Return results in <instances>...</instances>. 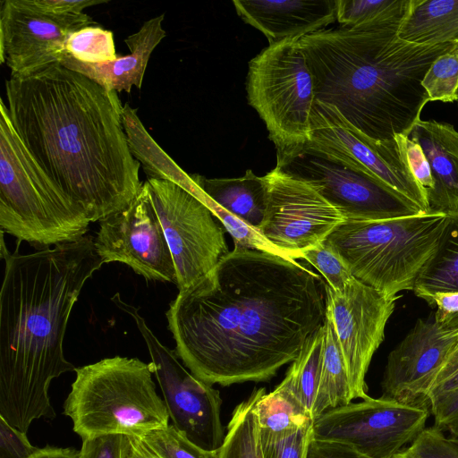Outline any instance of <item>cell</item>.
<instances>
[{
	"label": "cell",
	"instance_id": "5bb4252c",
	"mask_svg": "<svg viewBox=\"0 0 458 458\" xmlns=\"http://www.w3.org/2000/svg\"><path fill=\"white\" fill-rule=\"evenodd\" d=\"M94 24L85 13H58L40 0L1 1V63L11 76L31 74L58 63L70 35Z\"/></svg>",
	"mask_w": 458,
	"mask_h": 458
},
{
	"label": "cell",
	"instance_id": "d6a6232c",
	"mask_svg": "<svg viewBox=\"0 0 458 458\" xmlns=\"http://www.w3.org/2000/svg\"><path fill=\"white\" fill-rule=\"evenodd\" d=\"M300 259L316 267L334 291L344 292L352 277L343 259L325 241L301 252Z\"/></svg>",
	"mask_w": 458,
	"mask_h": 458
},
{
	"label": "cell",
	"instance_id": "f6af8a7d",
	"mask_svg": "<svg viewBox=\"0 0 458 458\" xmlns=\"http://www.w3.org/2000/svg\"><path fill=\"white\" fill-rule=\"evenodd\" d=\"M394 458H406L404 455H403L401 453H399L397 455H395Z\"/></svg>",
	"mask_w": 458,
	"mask_h": 458
},
{
	"label": "cell",
	"instance_id": "d4e9b609",
	"mask_svg": "<svg viewBox=\"0 0 458 458\" xmlns=\"http://www.w3.org/2000/svg\"><path fill=\"white\" fill-rule=\"evenodd\" d=\"M447 215L449 221L439 249L413 289L425 301L436 293L458 291V210Z\"/></svg>",
	"mask_w": 458,
	"mask_h": 458
},
{
	"label": "cell",
	"instance_id": "ac0fdd59",
	"mask_svg": "<svg viewBox=\"0 0 458 458\" xmlns=\"http://www.w3.org/2000/svg\"><path fill=\"white\" fill-rule=\"evenodd\" d=\"M280 168L313 185L345 219H391L425 214L383 181L316 154L303 151Z\"/></svg>",
	"mask_w": 458,
	"mask_h": 458
},
{
	"label": "cell",
	"instance_id": "d6986e66",
	"mask_svg": "<svg viewBox=\"0 0 458 458\" xmlns=\"http://www.w3.org/2000/svg\"><path fill=\"white\" fill-rule=\"evenodd\" d=\"M238 15L269 45L326 29L336 21V0L233 1Z\"/></svg>",
	"mask_w": 458,
	"mask_h": 458
},
{
	"label": "cell",
	"instance_id": "8d00e7d4",
	"mask_svg": "<svg viewBox=\"0 0 458 458\" xmlns=\"http://www.w3.org/2000/svg\"><path fill=\"white\" fill-rule=\"evenodd\" d=\"M435 427L458 437V387L428 400Z\"/></svg>",
	"mask_w": 458,
	"mask_h": 458
},
{
	"label": "cell",
	"instance_id": "f35d334b",
	"mask_svg": "<svg viewBox=\"0 0 458 458\" xmlns=\"http://www.w3.org/2000/svg\"><path fill=\"white\" fill-rule=\"evenodd\" d=\"M307 458H369L349 445L312 437Z\"/></svg>",
	"mask_w": 458,
	"mask_h": 458
},
{
	"label": "cell",
	"instance_id": "7402d4cb",
	"mask_svg": "<svg viewBox=\"0 0 458 458\" xmlns=\"http://www.w3.org/2000/svg\"><path fill=\"white\" fill-rule=\"evenodd\" d=\"M195 183L215 202L255 230L262 224L267 200L263 177L247 170L238 178L207 179L191 174Z\"/></svg>",
	"mask_w": 458,
	"mask_h": 458
},
{
	"label": "cell",
	"instance_id": "52a82bcc",
	"mask_svg": "<svg viewBox=\"0 0 458 458\" xmlns=\"http://www.w3.org/2000/svg\"><path fill=\"white\" fill-rule=\"evenodd\" d=\"M89 223L24 148L1 98V231L40 250L81 240L87 235Z\"/></svg>",
	"mask_w": 458,
	"mask_h": 458
},
{
	"label": "cell",
	"instance_id": "cb8c5ba5",
	"mask_svg": "<svg viewBox=\"0 0 458 458\" xmlns=\"http://www.w3.org/2000/svg\"><path fill=\"white\" fill-rule=\"evenodd\" d=\"M323 328L321 366L313 406V419L329 410L346 405L352 401L342 352L334 325L327 312Z\"/></svg>",
	"mask_w": 458,
	"mask_h": 458
},
{
	"label": "cell",
	"instance_id": "ab89813d",
	"mask_svg": "<svg viewBox=\"0 0 458 458\" xmlns=\"http://www.w3.org/2000/svg\"><path fill=\"white\" fill-rule=\"evenodd\" d=\"M407 154L411 171L418 182L426 191L428 196L434 189V181L428 162L420 146L409 139V137L407 143Z\"/></svg>",
	"mask_w": 458,
	"mask_h": 458
},
{
	"label": "cell",
	"instance_id": "1f68e13d",
	"mask_svg": "<svg viewBox=\"0 0 458 458\" xmlns=\"http://www.w3.org/2000/svg\"><path fill=\"white\" fill-rule=\"evenodd\" d=\"M160 458H217V450H206L174 425L152 430L140 438Z\"/></svg>",
	"mask_w": 458,
	"mask_h": 458
},
{
	"label": "cell",
	"instance_id": "7bdbcfd3",
	"mask_svg": "<svg viewBox=\"0 0 458 458\" xmlns=\"http://www.w3.org/2000/svg\"><path fill=\"white\" fill-rule=\"evenodd\" d=\"M127 458H160L140 438L131 437V448Z\"/></svg>",
	"mask_w": 458,
	"mask_h": 458
},
{
	"label": "cell",
	"instance_id": "f1b7e54d",
	"mask_svg": "<svg viewBox=\"0 0 458 458\" xmlns=\"http://www.w3.org/2000/svg\"><path fill=\"white\" fill-rule=\"evenodd\" d=\"M411 0H336V21L342 27L360 28L396 15Z\"/></svg>",
	"mask_w": 458,
	"mask_h": 458
},
{
	"label": "cell",
	"instance_id": "4fadbf2b",
	"mask_svg": "<svg viewBox=\"0 0 458 458\" xmlns=\"http://www.w3.org/2000/svg\"><path fill=\"white\" fill-rule=\"evenodd\" d=\"M263 178L266 209L258 232L288 258L300 259L345 221L313 185L279 166Z\"/></svg>",
	"mask_w": 458,
	"mask_h": 458
},
{
	"label": "cell",
	"instance_id": "5b68a950",
	"mask_svg": "<svg viewBox=\"0 0 458 458\" xmlns=\"http://www.w3.org/2000/svg\"><path fill=\"white\" fill-rule=\"evenodd\" d=\"M447 214L428 212L391 219H345L325 242L352 276L387 298L413 291L445 235Z\"/></svg>",
	"mask_w": 458,
	"mask_h": 458
},
{
	"label": "cell",
	"instance_id": "30bf717a",
	"mask_svg": "<svg viewBox=\"0 0 458 458\" xmlns=\"http://www.w3.org/2000/svg\"><path fill=\"white\" fill-rule=\"evenodd\" d=\"M111 301L131 317L146 343L151 358L149 363L172 425L197 445L208 451L218 450L225 436L219 391L188 371L175 352L154 335L139 310L123 301L120 293L114 294Z\"/></svg>",
	"mask_w": 458,
	"mask_h": 458
},
{
	"label": "cell",
	"instance_id": "74e56055",
	"mask_svg": "<svg viewBox=\"0 0 458 458\" xmlns=\"http://www.w3.org/2000/svg\"><path fill=\"white\" fill-rule=\"evenodd\" d=\"M39 449L30 444L27 433L0 417V458H30Z\"/></svg>",
	"mask_w": 458,
	"mask_h": 458
},
{
	"label": "cell",
	"instance_id": "44dd1931",
	"mask_svg": "<svg viewBox=\"0 0 458 458\" xmlns=\"http://www.w3.org/2000/svg\"><path fill=\"white\" fill-rule=\"evenodd\" d=\"M408 137L420 146L433 177L434 189L428 195L429 212L457 211L458 131L450 123L420 119Z\"/></svg>",
	"mask_w": 458,
	"mask_h": 458
},
{
	"label": "cell",
	"instance_id": "8992f818",
	"mask_svg": "<svg viewBox=\"0 0 458 458\" xmlns=\"http://www.w3.org/2000/svg\"><path fill=\"white\" fill-rule=\"evenodd\" d=\"M64 413L81 440L122 434L141 438L169 425L150 363L114 356L75 369Z\"/></svg>",
	"mask_w": 458,
	"mask_h": 458
},
{
	"label": "cell",
	"instance_id": "836d02e7",
	"mask_svg": "<svg viewBox=\"0 0 458 458\" xmlns=\"http://www.w3.org/2000/svg\"><path fill=\"white\" fill-rule=\"evenodd\" d=\"M401 454L406 458H458V437H447L435 426L425 428Z\"/></svg>",
	"mask_w": 458,
	"mask_h": 458
},
{
	"label": "cell",
	"instance_id": "f546056e",
	"mask_svg": "<svg viewBox=\"0 0 458 458\" xmlns=\"http://www.w3.org/2000/svg\"><path fill=\"white\" fill-rule=\"evenodd\" d=\"M64 50L78 61L102 64L116 60L114 35L99 26H87L68 38Z\"/></svg>",
	"mask_w": 458,
	"mask_h": 458
},
{
	"label": "cell",
	"instance_id": "6da1fadb",
	"mask_svg": "<svg viewBox=\"0 0 458 458\" xmlns=\"http://www.w3.org/2000/svg\"><path fill=\"white\" fill-rule=\"evenodd\" d=\"M326 284L296 259L233 249L170 302L174 352L212 386L268 381L322 327Z\"/></svg>",
	"mask_w": 458,
	"mask_h": 458
},
{
	"label": "cell",
	"instance_id": "e575fe53",
	"mask_svg": "<svg viewBox=\"0 0 458 458\" xmlns=\"http://www.w3.org/2000/svg\"><path fill=\"white\" fill-rule=\"evenodd\" d=\"M313 424L285 435L260 431L264 458H307Z\"/></svg>",
	"mask_w": 458,
	"mask_h": 458
},
{
	"label": "cell",
	"instance_id": "4dcf8cb0",
	"mask_svg": "<svg viewBox=\"0 0 458 458\" xmlns=\"http://www.w3.org/2000/svg\"><path fill=\"white\" fill-rule=\"evenodd\" d=\"M429 101L453 103L458 90V41L431 64L422 80Z\"/></svg>",
	"mask_w": 458,
	"mask_h": 458
},
{
	"label": "cell",
	"instance_id": "4316f807",
	"mask_svg": "<svg viewBox=\"0 0 458 458\" xmlns=\"http://www.w3.org/2000/svg\"><path fill=\"white\" fill-rule=\"evenodd\" d=\"M260 431L285 435L313 424V417L281 384L267 393L262 388L256 404Z\"/></svg>",
	"mask_w": 458,
	"mask_h": 458
},
{
	"label": "cell",
	"instance_id": "b9f144b4",
	"mask_svg": "<svg viewBox=\"0 0 458 458\" xmlns=\"http://www.w3.org/2000/svg\"><path fill=\"white\" fill-rule=\"evenodd\" d=\"M78 453L74 448L72 447H55L47 445L44 448H40L30 458H79Z\"/></svg>",
	"mask_w": 458,
	"mask_h": 458
},
{
	"label": "cell",
	"instance_id": "e0dca14e",
	"mask_svg": "<svg viewBox=\"0 0 458 458\" xmlns=\"http://www.w3.org/2000/svg\"><path fill=\"white\" fill-rule=\"evenodd\" d=\"M94 244L104 264L121 262L147 281L176 283L174 260L147 182L126 208L99 221Z\"/></svg>",
	"mask_w": 458,
	"mask_h": 458
},
{
	"label": "cell",
	"instance_id": "83f0119b",
	"mask_svg": "<svg viewBox=\"0 0 458 458\" xmlns=\"http://www.w3.org/2000/svg\"><path fill=\"white\" fill-rule=\"evenodd\" d=\"M323 340L324 328L322 325L308 338L280 383L312 417L319 380Z\"/></svg>",
	"mask_w": 458,
	"mask_h": 458
},
{
	"label": "cell",
	"instance_id": "ee69618b",
	"mask_svg": "<svg viewBox=\"0 0 458 458\" xmlns=\"http://www.w3.org/2000/svg\"><path fill=\"white\" fill-rule=\"evenodd\" d=\"M458 387V370L451 376L449 378L439 384L438 386L432 388L428 396H427V402L428 404V400L436 395L446 393L448 391H451L453 389H455Z\"/></svg>",
	"mask_w": 458,
	"mask_h": 458
},
{
	"label": "cell",
	"instance_id": "3957f363",
	"mask_svg": "<svg viewBox=\"0 0 458 458\" xmlns=\"http://www.w3.org/2000/svg\"><path fill=\"white\" fill-rule=\"evenodd\" d=\"M1 242L0 417L27 433L33 420L55 417L50 383L76 369L63 348L69 318L104 263L89 234L29 254L5 250L3 233Z\"/></svg>",
	"mask_w": 458,
	"mask_h": 458
},
{
	"label": "cell",
	"instance_id": "7dc6e473",
	"mask_svg": "<svg viewBox=\"0 0 458 458\" xmlns=\"http://www.w3.org/2000/svg\"><path fill=\"white\" fill-rule=\"evenodd\" d=\"M456 101L458 102V90H457V100Z\"/></svg>",
	"mask_w": 458,
	"mask_h": 458
},
{
	"label": "cell",
	"instance_id": "60d3db41",
	"mask_svg": "<svg viewBox=\"0 0 458 458\" xmlns=\"http://www.w3.org/2000/svg\"><path fill=\"white\" fill-rule=\"evenodd\" d=\"M427 301L443 316L458 314V291L436 293Z\"/></svg>",
	"mask_w": 458,
	"mask_h": 458
},
{
	"label": "cell",
	"instance_id": "277c9868",
	"mask_svg": "<svg viewBox=\"0 0 458 458\" xmlns=\"http://www.w3.org/2000/svg\"><path fill=\"white\" fill-rule=\"evenodd\" d=\"M413 0L390 19L360 28L322 30L300 44L313 75L316 100L336 107L371 140L408 136L429 101L422 80L454 43L416 45L398 30Z\"/></svg>",
	"mask_w": 458,
	"mask_h": 458
},
{
	"label": "cell",
	"instance_id": "603a6c76",
	"mask_svg": "<svg viewBox=\"0 0 458 458\" xmlns=\"http://www.w3.org/2000/svg\"><path fill=\"white\" fill-rule=\"evenodd\" d=\"M458 34V0H413L398 37L416 45L453 42Z\"/></svg>",
	"mask_w": 458,
	"mask_h": 458
},
{
	"label": "cell",
	"instance_id": "2e32d148",
	"mask_svg": "<svg viewBox=\"0 0 458 458\" xmlns=\"http://www.w3.org/2000/svg\"><path fill=\"white\" fill-rule=\"evenodd\" d=\"M326 290V312L337 336L352 398L366 399L369 395L365 377L397 299L386 297L353 276L344 292L334 291L327 284Z\"/></svg>",
	"mask_w": 458,
	"mask_h": 458
},
{
	"label": "cell",
	"instance_id": "7c38bea8",
	"mask_svg": "<svg viewBox=\"0 0 458 458\" xmlns=\"http://www.w3.org/2000/svg\"><path fill=\"white\" fill-rule=\"evenodd\" d=\"M428 407L370 396L313 420V437L351 446L369 458H394L425 428Z\"/></svg>",
	"mask_w": 458,
	"mask_h": 458
},
{
	"label": "cell",
	"instance_id": "d590c367",
	"mask_svg": "<svg viewBox=\"0 0 458 458\" xmlns=\"http://www.w3.org/2000/svg\"><path fill=\"white\" fill-rule=\"evenodd\" d=\"M131 437L122 434L103 435L82 440L79 458H127Z\"/></svg>",
	"mask_w": 458,
	"mask_h": 458
},
{
	"label": "cell",
	"instance_id": "484cf974",
	"mask_svg": "<svg viewBox=\"0 0 458 458\" xmlns=\"http://www.w3.org/2000/svg\"><path fill=\"white\" fill-rule=\"evenodd\" d=\"M262 388L254 389L235 406L217 458H264L256 409Z\"/></svg>",
	"mask_w": 458,
	"mask_h": 458
},
{
	"label": "cell",
	"instance_id": "8fae6325",
	"mask_svg": "<svg viewBox=\"0 0 458 458\" xmlns=\"http://www.w3.org/2000/svg\"><path fill=\"white\" fill-rule=\"evenodd\" d=\"M146 182L174 260L175 284L184 291L229 252L225 232L210 209L180 185L160 179Z\"/></svg>",
	"mask_w": 458,
	"mask_h": 458
},
{
	"label": "cell",
	"instance_id": "ba28073f",
	"mask_svg": "<svg viewBox=\"0 0 458 458\" xmlns=\"http://www.w3.org/2000/svg\"><path fill=\"white\" fill-rule=\"evenodd\" d=\"M300 38L271 44L249 63L248 101L267 126L280 167L303 151L311 132L314 80Z\"/></svg>",
	"mask_w": 458,
	"mask_h": 458
},
{
	"label": "cell",
	"instance_id": "bcb514c9",
	"mask_svg": "<svg viewBox=\"0 0 458 458\" xmlns=\"http://www.w3.org/2000/svg\"><path fill=\"white\" fill-rule=\"evenodd\" d=\"M454 41H458V34L457 36L455 37L454 40Z\"/></svg>",
	"mask_w": 458,
	"mask_h": 458
},
{
	"label": "cell",
	"instance_id": "9c48e42d",
	"mask_svg": "<svg viewBox=\"0 0 458 458\" xmlns=\"http://www.w3.org/2000/svg\"><path fill=\"white\" fill-rule=\"evenodd\" d=\"M310 123V138L303 151L376 177L422 212L429 211L427 192L410 165L408 136L398 134L386 141L371 140L344 119L336 107L317 100Z\"/></svg>",
	"mask_w": 458,
	"mask_h": 458
},
{
	"label": "cell",
	"instance_id": "9a60e30c",
	"mask_svg": "<svg viewBox=\"0 0 458 458\" xmlns=\"http://www.w3.org/2000/svg\"><path fill=\"white\" fill-rule=\"evenodd\" d=\"M458 349V314L419 318L387 357L382 397L428 407L427 396Z\"/></svg>",
	"mask_w": 458,
	"mask_h": 458
},
{
	"label": "cell",
	"instance_id": "ffe728a7",
	"mask_svg": "<svg viewBox=\"0 0 458 458\" xmlns=\"http://www.w3.org/2000/svg\"><path fill=\"white\" fill-rule=\"evenodd\" d=\"M164 18V14L151 18L137 32L128 36L124 43L130 54L119 56L114 61L86 64L76 60L64 50L58 63L89 77L108 90L131 93L133 86L140 89L150 55L166 35L162 26Z\"/></svg>",
	"mask_w": 458,
	"mask_h": 458
},
{
	"label": "cell",
	"instance_id": "7a4b0ae2",
	"mask_svg": "<svg viewBox=\"0 0 458 458\" xmlns=\"http://www.w3.org/2000/svg\"><path fill=\"white\" fill-rule=\"evenodd\" d=\"M6 111L29 155L89 222L126 208L139 192L140 162L115 90L59 63L5 81Z\"/></svg>",
	"mask_w": 458,
	"mask_h": 458
}]
</instances>
